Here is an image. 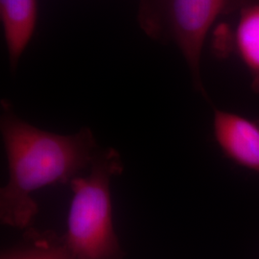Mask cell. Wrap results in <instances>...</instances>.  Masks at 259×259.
Here are the masks:
<instances>
[{
    "mask_svg": "<svg viewBox=\"0 0 259 259\" xmlns=\"http://www.w3.org/2000/svg\"><path fill=\"white\" fill-rule=\"evenodd\" d=\"M0 131L9 168V181L0 190V220L12 228L26 229L33 221L38 210L32 196L36 191L70 184L101 151L89 128L69 136L38 129L4 100Z\"/></svg>",
    "mask_w": 259,
    "mask_h": 259,
    "instance_id": "1",
    "label": "cell"
},
{
    "mask_svg": "<svg viewBox=\"0 0 259 259\" xmlns=\"http://www.w3.org/2000/svg\"><path fill=\"white\" fill-rule=\"evenodd\" d=\"M90 174L70 182L72 199L64 235L71 259H124L113 227L111 181L124 170L114 149L101 150Z\"/></svg>",
    "mask_w": 259,
    "mask_h": 259,
    "instance_id": "2",
    "label": "cell"
},
{
    "mask_svg": "<svg viewBox=\"0 0 259 259\" xmlns=\"http://www.w3.org/2000/svg\"><path fill=\"white\" fill-rule=\"evenodd\" d=\"M239 0H139V24L149 37L166 38L179 48L195 88L207 97L201 78L204 41L215 22L231 15Z\"/></svg>",
    "mask_w": 259,
    "mask_h": 259,
    "instance_id": "3",
    "label": "cell"
},
{
    "mask_svg": "<svg viewBox=\"0 0 259 259\" xmlns=\"http://www.w3.org/2000/svg\"><path fill=\"white\" fill-rule=\"evenodd\" d=\"M213 134L225 157L259 174V119L215 110Z\"/></svg>",
    "mask_w": 259,
    "mask_h": 259,
    "instance_id": "4",
    "label": "cell"
},
{
    "mask_svg": "<svg viewBox=\"0 0 259 259\" xmlns=\"http://www.w3.org/2000/svg\"><path fill=\"white\" fill-rule=\"evenodd\" d=\"M233 27H230L231 53L238 56L249 71L251 88L259 94V0H239Z\"/></svg>",
    "mask_w": 259,
    "mask_h": 259,
    "instance_id": "5",
    "label": "cell"
},
{
    "mask_svg": "<svg viewBox=\"0 0 259 259\" xmlns=\"http://www.w3.org/2000/svg\"><path fill=\"white\" fill-rule=\"evenodd\" d=\"M0 19L10 65L15 70L36 30L37 0H0Z\"/></svg>",
    "mask_w": 259,
    "mask_h": 259,
    "instance_id": "6",
    "label": "cell"
},
{
    "mask_svg": "<svg viewBox=\"0 0 259 259\" xmlns=\"http://www.w3.org/2000/svg\"><path fill=\"white\" fill-rule=\"evenodd\" d=\"M1 259H71L64 236L51 231L30 229L18 245L5 250Z\"/></svg>",
    "mask_w": 259,
    "mask_h": 259,
    "instance_id": "7",
    "label": "cell"
}]
</instances>
